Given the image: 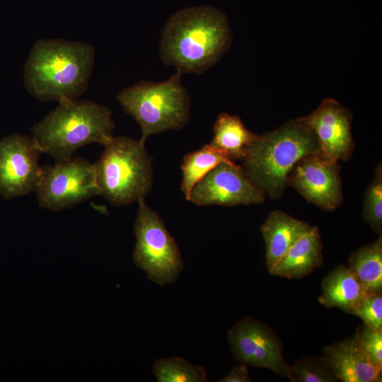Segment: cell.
<instances>
[{
	"mask_svg": "<svg viewBox=\"0 0 382 382\" xmlns=\"http://www.w3.org/2000/svg\"><path fill=\"white\" fill-rule=\"evenodd\" d=\"M231 39L228 18L219 9L209 5L184 8L163 30L161 57L181 74H202L219 62Z\"/></svg>",
	"mask_w": 382,
	"mask_h": 382,
	"instance_id": "6da1fadb",
	"label": "cell"
},
{
	"mask_svg": "<svg viewBox=\"0 0 382 382\" xmlns=\"http://www.w3.org/2000/svg\"><path fill=\"white\" fill-rule=\"evenodd\" d=\"M95 49L83 41L40 39L33 45L24 66V86L35 99H77L88 88Z\"/></svg>",
	"mask_w": 382,
	"mask_h": 382,
	"instance_id": "7a4b0ae2",
	"label": "cell"
},
{
	"mask_svg": "<svg viewBox=\"0 0 382 382\" xmlns=\"http://www.w3.org/2000/svg\"><path fill=\"white\" fill-rule=\"evenodd\" d=\"M31 128L42 154L55 162L68 160L80 148L93 143L106 145L112 138L111 110L90 100H64Z\"/></svg>",
	"mask_w": 382,
	"mask_h": 382,
	"instance_id": "3957f363",
	"label": "cell"
},
{
	"mask_svg": "<svg viewBox=\"0 0 382 382\" xmlns=\"http://www.w3.org/2000/svg\"><path fill=\"white\" fill-rule=\"evenodd\" d=\"M320 151L313 132L298 119L277 129L258 135L242 159L247 177L271 198L282 197L287 176L303 156Z\"/></svg>",
	"mask_w": 382,
	"mask_h": 382,
	"instance_id": "277c9868",
	"label": "cell"
},
{
	"mask_svg": "<svg viewBox=\"0 0 382 382\" xmlns=\"http://www.w3.org/2000/svg\"><path fill=\"white\" fill-rule=\"evenodd\" d=\"M93 165L98 195L112 205L145 199L152 188V158L140 139L113 136Z\"/></svg>",
	"mask_w": 382,
	"mask_h": 382,
	"instance_id": "5b68a950",
	"label": "cell"
},
{
	"mask_svg": "<svg viewBox=\"0 0 382 382\" xmlns=\"http://www.w3.org/2000/svg\"><path fill=\"white\" fill-rule=\"evenodd\" d=\"M177 72L162 82L141 81L116 96L124 111L141 127L140 140L154 134L181 129L190 120V99Z\"/></svg>",
	"mask_w": 382,
	"mask_h": 382,
	"instance_id": "8992f818",
	"label": "cell"
},
{
	"mask_svg": "<svg viewBox=\"0 0 382 382\" xmlns=\"http://www.w3.org/2000/svg\"><path fill=\"white\" fill-rule=\"evenodd\" d=\"M134 232L136 245L132 257L135 265L160 286L175 282L184 266L180 250L163 220L145 199L138 202Z\"/></svg>",
	"mask_w": 382,
	"mask_h": 382,
	"instance_id": "52a82bcc",
	"label": "cell"
},
{
	"mask_svg": "<svg viewBox=\"0 0 382 382\" xmlns=\"http://www.w3.org/2000/svg\"><path fill=\"white\" fill-rule=\"evenodd\" d=\"M40 207L52 211L69 209L98 195L93 163L81 157L42 166L35 191Z\"/></svg>",
	"mask_w": 382,
	"mask_h": 382,
	"instance_id": "ba28073f",
	"label": "cell"
},
{
	"mask_svg": "<svg viewBox=\"0 0 382 382\" xmlns=\"http://www.w3.org/2000/svg\"><path fill=\"white\" fill-rule=\"evenodd\" d=\"M228 340L233 357L240 363L289 377V365L284 359L282 341L267 324L246 316L228 330Z\"/></svg>",
	"mask_w": 382,
	"mask_h": 382,
	"instance_id": "9c48e42d",
	"label": "cell"
},
{
	"mask_svg": "<svg viewBox=\"0 0 382 382\" xmlns=\"http://www.w3.org/2000/svg\"><path fill=\"white\" fill-rule=\"evenodd\" d=\"M40 147L32 137L13 133L0 140V195L11 199L35 192L42 173Z\"/></svg>",
	"mask_w": 382,
	"mask_h": 382,
	"instance_id": "30bf717a",
	"label": "cell"
},
{
	"mask_svg": "<svg viewBox=\"0 0 382 382\" xmlns=\"http://www.w3.org/2000/svg\"><path fill=\"white\" fill-rule=\"evenodd\" d=\"M264 201V192L247 177L243 167L223 162L193 187L188 202L197 206L233 207Z\"/></svg>",
	"mask_w": 382,
	"mask_h": 382,
	"instance_id": "8fae6325",
	"label": "cell"
},
{
	"mask_svg": "<svg viewBox=\"0 0 382 382\" xmlns=\"http://www.w3.org/2000/svg\"><path fill=\"white\" fill-rule=\"evenodd\" d=\"M286 184L327 211L335 210L342 201L338 161L326 159L319 152L299 160L290 170Z\"/></svg>",
	"mask_w": 382,
	"mask_h": 382,
	"instance_id": "7c38bea8",
	"label": "cell"
},
{
	"mask_svg": "<svg viewBox=\"0 0 382 382\" xmlns=\"http://www.w3.org/2000/svg\"><path fill=\"white\" fill-rule=\"evenodd\" d=\"M297 119L313 132L323 158L337 161L350 158L354 149L352 114L337 100L325 99L311 113Z\"/></svg>",
	"mask_w": 382,
	"mask_h": 382,
	"instance_id": "4fadbf2b",
	"label": "cell"
},
{
	"mask_svg": "<svg viewBox=\"0 0 382 382\" xmlns=\"http://www.w3.org/2000/svg\"><path fill=\"white\" fill-rule=\"evenodd\" d=\"M323 354L339 381H381L382 369L370 361L354 335L323 347Z\"/></svg>",
	"mask_w": 382,
	"mask_h": 382,
	"instance_id": "5bb4252c",
	"label": "cell"
},
{
	"mask_svg": "<svg viewBox=\"0 0 382 382\" xmlns=\"http://www.w3.org/2000/svg\"><path fill=\"white\" fill-rule=\"evenodd\" d=\"M322 241L318 227L311 226L268 272L271 275L299 279L323 263Z\"/></svg>",
	"mask_w": 382,
	"mask_h": 382,
	"instance_id": "9a60e30c",
	"label": "cell"
},
{
	"mask_svg": "<svg viewBox=\"0 0 382 382\" xmlns=\"http://www.w3.org/2000/svg\"><path fill=\"white\" fill-rule=\"evenodd\" d=\"M311 227L307 223L282 211H273L270 214L260 227L265 244V263L268 271Z\"/></svg>",
	"mask_w": 382,
	"mask_h": 382,
	"instance_id": "2e32d148",
	"label": "cell"
},
{
	"mask_svg": "<svg viewBox=\"0 0 382 382\" xmlns=\"http://www.w3.org/2000/svg\"><path fill=\"white\" fill-rule=\"evenodd\" d=\"M318 301L327 308L349 313L367 293L347 266L334 268L323 280Z\"/></svg>",
	"mask_w": 382,
	"mask_h": 382,
	"instance_id": "e0dca14e",
	"label": "cell"
},
{
	"mask_svg": "<svg viewBox=\"0 0 382 382\" xmlns=\"http://www.w3.org/2000/svg\"><path fill=\"white\" fill-rule=\"evenodd\" d=\"M213 132L209 144L232 161H242L245 149L258 137L246 128L239 117L226 112L219 115Z\"/></svg>",
	"mask_w": 382,
	"mask_h": 382,
	"instance_id": "ac0fdd59",
	"label": "cell"
},
{
	"mask_svg": "<svg viewBox=\"0 0 382 382\" xmlns=\"http://www.w3.org/2000/svg\"><path fill=\"white\" fill-rule=\"evenodd\" d=\"M348 268L366 292L382 291V236L354 251Z\"/></svg>",
	"mask_w": 382,
	"mask_h": 382,
	"instance_id": "d6986e66",
	"label": "cell"
},
{
	"mask_svg": "<svg viewBox=\"0 0 382 382\" xmlns=\"http://www.w3.org/2000/svg\"><path fill=\"white\" fill-rule=\"evenodd\" d=\"M223 162L235 163L210 144L184 156L181 165L180 190L187 201H189L193 187L211 170Z\"/></svg>",
	"mask_w": 382,
	"mask_h": 382,
	"instance_id": "ffe728a7",
	"label": "cell"
},
{
	"mask_svg": "<svg viewBox=\"0 0 382 382\" xmlns=\"http://www.w3.org/2000/svg\"><path fill=\"white\" fill-rule=\"evenodd\" d=\"M152 374L158 382H207V373L202 366H195L187 360L171 357L156 360Z\"/></svg>",
	"mask_w": 382,
	"mask_h": 382,
	"instance_id": "44dd1931",
	"label": "cell"
},
{
	"mask_svg": "<svg viewBox=\"0 0 382 382\" xmlns=\"http://www.w3.org/2000/svg\"><path fill=\"white\" fill-rule=\"evenodd\" d=\"M288 378L291 382H337L324 356H306L289 365Z\"/></svg>",
	"mask_w": 382,
	"mask_h": 382,
	"instance_id": "7402d4cb",
	"label": "cell"
},
{
	"mask_svg": "<svg viewBox=\"0 0 382 382\" xmlns=\"http://www.w3.org/2000/svg\"><path fill=\"white\" fill-rule=\"evenodd\" d=\"M363 215L372 230L381 234L382 231V169L381 164L376 168L375 177L365 195Z\"/></svg>",
	"mask_w": 382,
	"mask_h": 382,
	"instance_id": "603a6c76",
	"label": "cell"
},
{
	"mask_svg": "<svg viewBox=\"0 0 382 382\" xmlns=\"http://www.w3.org/2000/svg\"><path fill=\"white\" fill-rule=\"evenodd\" d=\"M382 292L366 293L349 313L361 319L374 330L382 329Z\"/></svg>",
	"mask_w": 382,
	"mask_h": 382,
	"instance_id": "cb8c5ba5",
	"label": "cell"
},
{
	"mask_svg": "<svg viewBox=\"0 0 382 382\" xmlns=\"http://www.w3.org/2000/svg\"><path fill=\"white\" fill-rule=\"evenodd\" d=\"M354 335L370 361L382 369V329L374 330L363 324Z\"/></svg>",
	"mask_w": 382,
	"mask_h": 382,
	"instance_id": "d4e9b609",
	"label": "cell"
},
{
	"mask_svg": "<svg viewBox=\"0 0 382 382\" xmlns=\"http://www.w3.org/2000/svg\"><path fill=\"white\" fill-rule=\"evenodd\" d=\"M248 366L240 363L235 366L231 371L224 378L218 380L219 382H250Z\"/></svg>",
	"mask_w": 382,
	"mask_h": 382,
	"instance_id": "484cf974",
	"label": "cell"
}]
</instances>
